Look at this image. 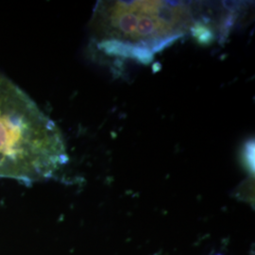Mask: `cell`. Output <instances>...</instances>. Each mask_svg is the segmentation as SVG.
Here are the masks:
<instances>
[{
  "label": "cell",
  "mask_w": 255,
  "mask_h": 255,
  "mask_svg": "<svg viewBox=\"0 0 255 255\" xmlns=\"http://www.w3.org/2000/svg\"></svg>",
  "instance_id": "obj_3"
},
{
  "label": "cell",
  "mask_w": 255,
  "mask_h": 255,
  "mask_svg": "<svg viewBox=\"0 0 255 255\" xmlns=\"http://www.w3.org/2000/svg\"><path fill=\"white\" fill-rule=\"evenodd\" d=\"M198 2L101 1L91 20L94 43L105 53L146 58L188 32L212 36L210 11Z\"/></svg>",
  "instance_id": "obj_1"
},
{
  "label": "cell",
  "mask_w": 255,
  "mask_h": 255,
  "mask_svg": "<svg viewBox=\"0 0 255 255\" xmlns=\"http://www.w3.org/2000/svg\"><path fill=\"white\" fill-rule=\"evenodd\" d=\"M66 162L64 137L54 122L0 74V178L37 182Z\"/></svg>",
  "instance_id": "obj_2"
}]
</instances>
